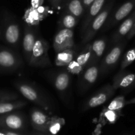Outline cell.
<instances>
[{"instance_id": "obj_6", "label": "cell", "mask_w": 135, "mask_h": 135, "mask_svg": "<svg viewBox=\"0 0 135 135\" xmlns=\"http://www.w3.org/2000/svg\"><path fill=\"white\" fill-rule=\"evenodd\" d=\"M92 42L84 45L83 50L76 54L73 60L69 63L67 69L71 74L80 75L86 68L88 67L91 55Z\"/></svg>"}, {"instance_id": "obj_26", "label": "cell", "mask_w": 135, "mask_h": 135, "mask_svg": "<svg viewBox=\"0 0 135 135\" xmlns=\"http://www.w3.org/2000/svg\"><path fill=\"white\" fill-rule=\"evenodd\" d=\"M121 114V111L111 110L105 108L102 113L103 118L109 123H115Z\"/></svg>"}, {"instance_id": "obj_16", "label": "cell", "mask_w": 135, "mask_h": 135, "mask_svg": "<svg viewBox=\"0 0 135 135\" xmlns=\"http://www.w3.org/2000/svg\"><path fill=\"white\" fill-rule=\"evenodd\" d=\"M135 80V74L120 70L119 72L113 78L112 86L115 90L121 88L125 90V92L132 86Z\"/></svg>"}, {"instance_id": "obj_15", "label": "cell", "mask_w": 135, "mask_h": 135, "mask_svg": "<svg viewBox=\"0 0 135 135\" xmlns=\"http://www.w3.org/2000/svg\"><path fill=\"white\" fill-rule=\"evenodd\" d=\"M135 22V9L127 17L126 19L121 24L116 31L113 33L112 37V43L115 44L117 42H120L123 38L129 34L131 30L133 25Z\"/></svg>"}, {"instance_id": "obj_2", "label": "cell", "mask_w": 135, "mask_h": 135, "mask_svg": "<svg viewBox=\"0 0 135 135\" xmlns=\"http://www.w3.org/2000/svg\"><path fill=\"white\" fill-rule=\"evenodd\" d=\"M49 44L42 37H38L33 48L28 65L35 67H46L51 65L48 55Z\"/></svg>"}, {"instance_id": "obj_8", "label": "cell", "mask_w": 135, "mask_h": 135, "mask_svg": "<svg viewBox=\"0 0 135 135\" xmlns=\"http://www.w3.org/2000/svg\"><path fill=\"white\" fill-rule=\"evenodd\" d=\"M135 9V0H129L117 9L112 15L108 18L102 28V32L108 31L127 17Z\"/></svg>"}, {"instance_id": "obj_17", "label": "cell", "mask_w": 135, "mask_h": 135, "mask_svg": "<svg viewBox=\"0 0 135 135\" xmlns=\"http://www.w3.org/2000/svg\"><path fill=\"white\" fill-rule=\"evenodd\" d=\"M107 42H108L107 38L102 37L92 42L90 59L88 67L99 63L100 60L102 57L105 52V47L107 46Z\"/></svg>"}, {"instance_id": "obj_13", "label": "cell", "mask_w": 135, "mask_h": 135, "mask_svg": "<svg viewBox=\"0 0 135 135\" xmlns=\"http://www.w3.org/2000/svg\"><path fill=\"white\" fill-rule=\"evenodd\" d=\"M22 64L19 57L9 50H0V68L5 71H15Z\"/></svg>"}, {"instance_id": "obj_35", "label": "cell", "mask_w": 135, "mask_h": 135, "mask_svg": "<svg viewBox=\"0 0 135 135\" xmlns=\"http://www.w3.org/2000/svg\"><path fill=\"white\" fill-rule=\"evenodd\" d=\"M0 135H7V134H5V133H3V132L2 131L0 130Z\"/></svg>"}, {"instance_id": "obj_23", "label": "cell", "mask_w": 135, "mask_h": 135, "mask_svg": "<svg viewBox=\"0 0 135 135\" xmlns=\"http://www.w3.org/2000/svg\"><path fill=\"white\" fill-rule=\"evenodd\" d=\"M26 102L24 100H12L0 103V115L21 109L26 105Z\"/></svg>"}, {"instance_id": "obj_5", "label": "cell", "mask_w": 135, "mask_h": 135, "mask_svg": "<svg viewBox=\"0 0 135 135\" xmlns=\"http://www.w3.org/2000/svg\"><path fill=\"white\" fill-rule=\"evenodd\" d=\"M48 78L57 90L62 100L67 97L71 84V73L65 70L51 72L49 73Z\"/></svg>"}, {"instance_id": "obj_18", "label": "cell", "mask_w": 135, "mask_h": 135, "mask_svg": "<svg viewBox=\"0 0 135 135\" xmlns=\"http://www.w3.org/2000/svg\"><path fill=\"white\" fill-rule=\"evenodd\" d=\"M107 1L108 0H94L92 5L90 6L88 11L86 13L85 18H84L81 26V31L80 32H81L82 36L84 34V32L89 26L91 21L101 11Z\"/></svg>"}, {"instance_id": "obj_20", "label": "cell", "mask_w": 135, "mask_h": 135, "mask_svg": "<svg viewBox=\"0 0 135 135\" xmlns=\"http://www.w3.org/2000/svg\"><path fill=\"white\" fill-rule=\"evenodd\" d=\"M21 28L18 24L15 22L9 23L5 28V40L9 44L17 46L21 40Z\"/></svg>"}, {"instance_id": "obj_31", "label": "cell", "mask_w": 135, "mask_h": 135, "mask_svg": "<svg viewBox=\"0 0 135 135\" xmlns=\"http://www.w3.org/2000/svg\"><path fill=\"white\" fill-rule=\"evenodd\" d=\"M134 36H135V22L134 25H133V27H132L131 30V31L129 32V33L127 34V40H129L132 39Z\"/></svg>"}, {"instance_id": "obj_1", "label": "cell", "mask_w": 135, "mask_h": 135, "mask_svg": "<svg viewBox=\"0 0 135 135\" xmlns=\"http://www.w3.org/2000/svg\"><path fill=\"white\" fill-rule=\"evenodd\" d=\"M108 1L99 14L91 21L84 34L82 36L81 44L85 45L91 42L99 30L105 25L113 9L115 3L114 0H109Z\"/></svg>"}, {"instance_id": "obj_34", "label": "cell", "mask_w": 135, "mask_h": 135, "mask_svg": "<svg viewBox=\"0 0 135 135\" xmlns=\"http://www.w3.org/2000/svg\"><path fill=\"white\" fill-rule=\"evenodd\" d=\"M134 88H135V80H134V83H133V84H132L130 88H129V89H128V90L126 92H130V91H131V90H134Z\"/></svg>"}, {"instance_id": "obj_22", "label": "cell", "mask_w": 135, "mask_h": 135, "mask_svg": "<svg viewBox=\"0 0 135 135\" xmlns=\"http://www.w3.org/2000/svg\"><path fill=\"white\" fill-rule=\"evenodd\" d=\"M79 20V18L67 11L64 10V12L59 18L58 22L59 28L73 29L77 25Z\"/></svg>"}, {"instance_id": "obj_27", "label": "cell", "mask_w": 135, "mask_h": 135, "mask_svg": "<svg viewBox=\"0 0 135 135\" xmlns=\"http://www.w3.org/2000/svg\"><path fill=\"white\" fill-rule=\"evenodd\" d=\"M135 61V47L128 50L124 55L121 63V69L125 70L128 66L133 63Z\"/></svg>"}, {"instance_id": "obj_10", "label": "cell", "mask_w": 135, "mask_h": 135, "mask_svg": "<svg viewBox=\"0 0 135 135\" xmlns=\"http://www.w3.org/2000/svg\"><path fill=\"white\" fill-rule=\"evenodd\" d=\"M100 75L99 63L87 67L81 73L79 81V90L81 94H84L96 83Z\"/></svg>"}, {"instance_id": "obj_3", "label": "cell", "mask_w": 135, "mask_h": 135, "mask_svg": "<svg viewBox=\"0 0 135 135\" xmlns=\"http://www.w3.org/2000/svg\"><path fill=\"white\" fill-rule=\"evenodd\" d=\"M127 40H122L114 45L110 51L104 57L100 65V75L104 76L112 71L117 62L126 46Z\"/></svg>"}, {"instance_id": "obj_30", "label": "cell", "mask_w": 135, "mask_h": 135, "mask_svg": "<svg viewBox=\"0 0 135 135\" xmlns=\"http://www.w3.org/2000/svg\"><path fill=\"white\" fill-rule=\"evenodd\" d=\"M94 1V0H83V8H84V13H86L88 8L92 5Z\"/></svg>"}, {"instance_id": "obj_29", "label": "cell", "mask_w": 135, "mask_h": 135, "mask_svg": "<svg viewBox=\"0 0 135 135\" xmlns=\"http://www.w3.org/2000/svg\"><path fill=\"white\" fill-rule=\"evenodd\" d=\"M49 1L53 7L55 9L59 8V7L62 5L63 2V0H49Z\"/></svg>"}, {"instance_id": "obj_28", "label": "cell", "mask_w": 135, "mask_h": 135, "mask_svg": "<svg viewBox=\"0 0 135 135\" xmlns=\"http://www.w3.org/2000/svg\"><path fill=\"white\" fill-rule=\"evenodd\" d=\"M17 98H18V95L13 92H0V103L15 100Z\"/></svg>"}, {"instance_id": "obj_24", "label": "cell", "mask_w": 135, "mask_h": 135, "mask_svg": "<svg viewBox=\"0 0 135 135\" xmlns=\"http://www.w3.org/2000/svg\"><path fill=\"white\" fill-rule=\"evenodd\" d=\"M64 119L54 116L51 118L47 131L52 135H56L60 131L62 127L65 125Z\"/></svg>"}, {"instance_id": "obj_11", "label": "cell", "mask_w": 135, "mask_h": 135, "mask_svg": "<svg viewBox=\"0 0 135 135\" xmlns=\"http://www.w3.org/2000/svg\"><path fill=\"white\" fill-rule=\"evenodd\" d=\"M25 125V117L19 112H10L0 115V128L1 129L15 131L23 129Z\"/></svg>"}, {"instance_id": "obj_36", "label": "cell", "mask_w": 135, "mask_h": 135, "mask_svg": "<svg viewBox=\"0 0 135 135\" xmlns=\"http://www.w3.org/2000/svg\"><path fill=\"white\" fill-rule=\"evenodd\" d=\"M108 1H109V0H108Z\"/></svg>"}, {"instance_id": "obj_19", "label": "cell", "mask_w": 135, "mask_h": 135, "mask_svg": "<svg viewBox=\"0 0 135 135\" xmlns=\"http://www.w3.org/2000/svg\"><path fill=\"white\" fill-rule=\"evenodd\" d=\"M75 46L56 53L55 63L57 67H67L76 55Z\"/></svg>"}, {"instance_id": "obj_21", "label": "cell", "mask_w": 135, "mask_h": 135, "mask_svg": "<svg viewBox=\"0 0 135 135\" xmlns=\"http://www.w3.org/2000/svg\"><path fill=\"white\" fill-rule=\"evenodd\" d=\"M62 5L64 10L72 13L79 18L84 14L83 0H63Z\"/></svg>"}, {"instance_id": "obj_7", "label": "cell", "mask_w": 135, "mask_h": 135, "mask_svg": "<svg viewBox=\"0 0 135 135\" xmlns=\"http://www.w3.org/2000/svg\"><path fill=\"white\" fill-rule=\"evenodd\" d=\"M115 91L112 84H105L86 101L83 105V111L85 112L104 104L114 95Z\"/></svg>"}, {"instance_id": "obj_12", "label": "cell", "mask_w": 135, "mask_h": 135, "mask_svg": "<svg viewBox=\"0 0 135 135\" xmlns=\"http://www.w3.org/2000/svg\"><path fill=\"white\" fill-rule=\"evenodd\" d=\"M38 36L36 32L28 23L25 25L24 30V36L22 40V50L23 54L26 62L28 64L31 58L33 48L36 43Z\"/></svg>"}, {"instance_id": "obj_32", "label": "cell", "mask_w": 135, "mask_h": 135, "mask_svg": "<svg viewBox=\"0 0 135 135\" xmlns=\"http://www.w3.org/2000/svg\"><path fill=\"white\" fill-rule=\"evenodd\" d=\"M0 130L2 131L3 133H5L7 135H21L19 133H17V132L14 131H11V130H8V129H1L0 128Z\"/></svg>"}, {"instance_id": "obj_33", "label": "cell", "mask_w": 135, "mask_h": 135, "mask_svg": "<svg viewBox=\"0 0 135 135\" xmlns=\"http://www.w3.org/2000/svg\"><path fill=\"white\" fill-rule=\"evenodd\" d=\"M130 104H135V98L126 101V105H130Z\"/></svg>"}, {"instance_id": "obj_25", "label": "cell", "mask_w": 135, "mask_h": 135, "mask_svg": "<svg viewBox=\"0 0 135 135\" xmlns=\"http://www.w3.org/2000/svg\"><path fill=\"white\" fill-rule=\"evenodd\" d=\"M126 105V100L123 96H119L113 99L107 107V109L115 111H121Z\"/></svg>"}, {"instance_id": "obj_14", "label": "cell", "mask_w": 135, "mask_h": 135, "mask_svg": "<svg viewBox=\"0 0 135 135\" xmlns=\"http://www.w3.org/2000/svg\"><path fill=\"white\" fill-rule=\"evenodd\" d=\"M30 122L32 126L39 131L46 132L48 131L51 118L41 109L33 108L30 113Z\"/></svg>"}, {"instance_id": "obj_9", "label": "cell", "mask_w": 135, "mask_h": 135, "mask_svg": "<svg viewBox=\"0 0 135 135\" xmlns=\"http://www.w3.org/2000/svg\"><path fill=\"white\" fill-rule=\"evenodd\" d=\"M53 46L56 53L74 47L75 42L73 30L59 28L54 37Z\"/></svg>"}, {"instance_id": "obj_37", "label": "cell", "mask_w": 135, "mask_h": 135, "mask_svg": "<svg viewBox=\"0 0 135 135\" xmlns=\"http://www.w3.org/2000/svg\"><path fill=\"white\" fill-rule=\"evenodd\" d=\"M51 135H52V134H51Z\"/></svg>"}, {"instance_id": "obj_4", "label": "cell", "mask_w": 135, "mask_h": 135, "mask_svg": "<svg viewBox=\"0 0 135 135\" xmlns=\"http://www.w3.org/2000/svg\"><path fill=\"white\" fill-rule=\"evenodd\" d=\"M18 92L27 100H30L38 106L49 110L51 107L50 102L44 95L40 93L36 88L26 83H17L15 84Z\"/></svg>"}]
</instances>
